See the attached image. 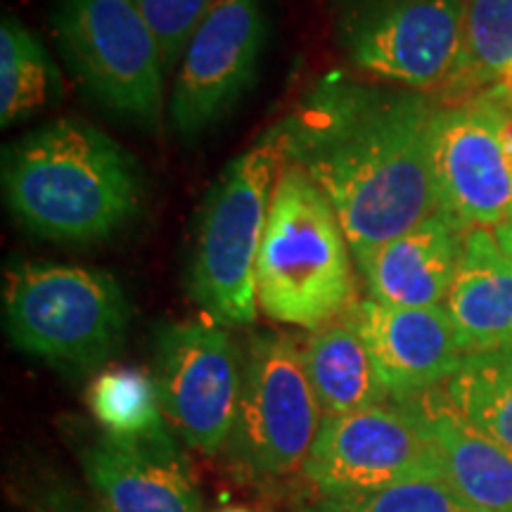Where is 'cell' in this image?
I'll return each instance as SVG.
<instances>
[{
    "label": "cell",
    "mask_w": 512,
    "mask_h": 512,
    "mask_svg": "<svg viewBox=\"0 0 512 512\" xmlns=\"http://www.w3.org/2000/svg\"><path fill=\"white\" fill-rule=\"evenodd\" d=\"M439 105L330 74L271 128L283 164L328 195L351 254L399 238L439 211L432 131Z\"/></svg>",
    "instance_id": "cell-1"
},
{
    "label": "cell",
    "mask_w": 512,
    "mask_h": 512,
    "mask_svg": "<svg viewBox=\"0 0 512 512\" xmlns=\"http://www.w3.org/2000/svg\"><path fill=\"white\" fill-rule=\"evenodd\" d=\"M102 512H200L176 444L145 446L102 437L81 453Z\"/></svg>",
    "instance_id": "cell-15"
},
{
    "label": "cell",
    "mask_w": 512,
    "mask_h": 512,
    "mask_svg": "<svg viewBox=\"0 0 512 512\" xmlns=\"http://www.w3.org/2000/svg\"><path fill=\"white\" fill-rule=\"evenodd\" d=\"M491 91H494L498 98H503L505 102H510L512 105V62L503 69L501 74H498V79L494 81V86H491Z\"/></svg>",
    "instance_id": "cell-26"
},
{
    "label": "cell",
    "mask_w": 512,
    "mask_h": 512,
    "mask_svg": "<svg viewBox=\"0 0 512 512\" xmlns=\"http://www.w3.org/2000/svg\"><path fill=\"white\" fill-rule=\"evenodd\" d=\"M55 36L83 91L114 117L147 128L164 112L166 67L133 0H55Z\"/></svg>",
    "instance_id": "cell-6"
},
{
    "label": "cell",
    "mask_w": 512,
    "mask_h": 512,
    "mask_svg": "<svg viewBox=\"0 0 512 512\" xmlns=\"http://www.w3.org/2000/svg\"><path fill=\"white\" fill-rule=\"evenodd\" d=\"M351 247L332 202L299 166L283 164L256 259V299L275 323L318 330L354 294Z\"/></svg>",
    "instance_id": "cell-3"
},
{
    "label": "cell",
    "mask_w": 512,
    "mask_h": 512,
    "mask_svg": "<svg viewBox=\"0 0 512 512\" xmlns=\"http://www.w3.org/2000/svg\"><path fill=\"white\" fill-rule=\"evenodd\" d=\"M302 358L323 418L366 411L392 399L368 344L344 318L313 332Z\"/></svg>",
    "instance_id": "cell-18"
},
{
    "label": "cell",
    "mask_w": 512,
    "mask_h": 512,
    "mask_svg": "<svg viewBox=\"0 0 512 512\" xmlns=\"http://www.w3.org/2000/svg\"><path fill=\"white\" fill-rule=\"evenodd\" d=\"M465 0H342L335 36L354 67L411 91L444 88L463 50Z\"/></svg>",
    "instance_id": "cell-8"
},
{
    "label": "cell",
    "mask_w": 512,
    "mask_h": 512,
    "mask_svg": "<svg viewBox=\"0 0 512 512\" xmlns=\"http://www.w3.org/2000/svg\"><path fill=\"white\" fill-rule=\"evenodd\" d=\"M302 472L323 498L444 479L437 446L408 399L323 418Z\"/></svg>",
    "instance_id": "cell-9"
},
{
    "label": "cell",
    "mask_w": 512,
    "mask_h": 512,
    "mask_svg": "<svg viewBox=\"0 0 512 512\" xmlns=\"http://www.w3.org/2000/svg\"><path fill=\"white\" fill-rule=\"evenodd\" d=\"M43 512H93L86 508L79 498L72 494H64V491H53V494L46 496V503H43Z\"/></svg>",
    "instance_id": "cell-25"
},
{
    "label": "cell",
    "mask_w": 512,
    "mask_h": 512,
    "mask_svg": "<svg viewBox=\"0 0 512 512\" xmlns=\"http://www.w3.org/2000/svg\"><path fill=\"white\" fill-rule=\"evenodd\" d=\"M266 41V0H216L176 69L166 107L178 136H202L240 105L259 74Z\"/></svg>",
    "instance_id": "cell-12"
},
{
    "label": "cell",
    "mask_w": 512,
    "mask_h": 512,
    "mask_svg": "<svg viewBox=\"0 0 512 512\" xmlns=\"http://www.w3.org/2000/svg\"><path fill=\"white\" fill-rule=\"evenodd\" d=\"M238 347L211 320L166 323L155 332V384L166 422L204 456L228 446L242 392Z\"/></svg>",
    "instance_id": "cell-11"
},
{
    "label": "cell",
    "mask_w": 512,
    "mask_h": 512,
    "mask_svg": "<svg viewBox=\"0 0 512 512\" xmlns=\"http://www.w3.org/2000/svg\"><path fill=\"white\" fill-rule=\"evenodd\" d=\"M3 320L19 351L88 373L124 344L131 304L112 273L19 261L5 273Z\"/></svg>",
    "instance_id": "cell-5"
},
{
    "label": "cell",
    "mask_w": 512,
    "mask_h": 512,
    "mask_svg": "<svg viewBox=\"0 0 512 512\" xmlns=\"http://www.w3.org/2000/svg\"><path fill=\"white\" fill-rule=\"evenodd\" d=\"M214 3L216 0H133L162 48L166 74L181 64L190 38Z\"/></svg>",
    "instance_id": "cell-24"
},
{
    "label": "cell",
    "mask_w": 512,
    "mask_h": 512,
    "mask_svg": "<svg viewBox=\"0 0 512 512\" xmlns=\"http://www.w3.org/2000/svg\"><path fill=\"white\" fill-rule=\"evenodd\" d=\"M439 209L465 230L512 221V105L482 91L441 105L432 131Z\"/></svg>",
    "instance_id": "cell-10"
},
{
    "label": "cell",
    "mask_w": 512,
    "mask_h": 512,
    "mask_svg": "<svg viewBox=\"0 0 512 512\" xmlns=\"http://www.w3.org/2000/svg\"><path fill=\"white\" fill-rule=\"evenodd\" d=\"M221 512H249V510H238V508H233V510H221Z\"/></svg>",
    "instance_id": "cell-28"
},
{
    "label": "cell",
    "mask_w": 512,
    "mask_h": 512,
    "mask_svg": "<svg viewBox=\"0 0 512 512\" xmlns=\"http://www.w3.org/2000/svg\"><path fill=\"white\" fill-rule=\"evenodd\" d=\"M280 169L283 157L268 131L223 166L202 200L185 283L192 302L221 328H245L256 318V259Z\"/></svg>",
    "instance_id": "cell-4"
},
{
    "label": "cell",
    "mask_w": 512,
    "mask_h": 512,
    "mask_svg": "<svg viewBox=\"0 0 512 512\" xmlns=\"http://www.w3.org/2000/svg\"><path fill=\"white\" fill-rule=\"evenodd\" d=\"M494 233H496V240L501 242V247L512 256V221L503 223V226H498Z\"/></svg>",
    "instance_id": "cell-27"
},
{
    "label": "cell",
    "mask_w": 512,
    "mask_h": 512,
    "mask_svg": "<svg viewBox=\"0 0 512 512\" xmlns=\"http://www.w3.org/2000/svg\"><path fill=\"white\" fill-rule=\"evenodd\" d=\"M465 235L467 230L439 209L399 238L354 254L368 299L403 309L441 306L463 256Z\"/></svg>",
    "instance_id": "cell-14"
},
{
    "label": "cell",
    "mask_w": 512,
    "mask_h": 512,
    "mask_svg": "<svg viewBox=\"0 0 512 512\" xmlns=\"http://www.w3.org/2000/svg\"><path fill=\"white\" fill-rule=\"evenodd\" d=\"M55 88L46 48L15 15L0 24V124L10 126L41 110Z\"/></svg>",
    "instance_id": "cell-22"
},
{
    "label": "cell",
    "mask_w": 512,
    "mask_h": 512,
    "mask_svg": "<svg viewBox=\"0 0 512 512\" xmlns=\"http://www.w3.org/2000/svg\"><path fill=\"white\" fill-rule=\"evenodd\" d=\"M86 401L107 437L128 444H171L155 377L140 368H105L88 384Z\"/></svg>",
    "instance_id": "cell-19"
},
{
    "label": "cell",
    "mask_w": 512,
    "mask_h": 512,
    "mask_svg": "<svg viewBox=\"0 0 512 512\" xmlns=\"http://www.w3.org/2000/svg\"><path fill=\"white\" fill-rule=\"evenodd\" d=\"M342 318L368 344L392 401L432 392L456 375L465 358L444 306L403 309L363 299Z\"/></svg>",
    "instance_id": "cell-13"
},
{
    "label": "cell",
    "mask_w": 512,
    "mask_h": 512,
    "mask_svg": "<svg viewBox=\"0 0 512 512\" xmlns=\"http://www.w3.org/2000/svg\"><path fill=\"white\" fill-rule=\"evenodd\" d=\"M323 411L290 337L259 332L249 339L242 392L228 453L242 472L278 479L304 470Z\"/></svg>",
    "instance_id": "cell-7"
},
{
    "label": "cell",
    "mask_w": 512,
    "mask_h": 512,
    "mask_svg": "<svg viewBox=\"0 0 512 512\" xmlns=\"http://www.w3.org/2000/svg\"><path fill=\"white\" fill-rule=\"evenodd\" d=\"M304 512H484L460 498L444 479L408 482L375 494L323 498Z\"/></svg>",
    "instance_id": "cell-23"
},
{
    "label": "cell",
    "mask_w": 512,
    "mask_h": 512,
    "mask_svg": "<svg viewBox=\"0 0 512 512\" xmlns=\"http://www.w3.org/2000/svg\"><path fill=\"white\" fill-rule=\"evenodd\" d=\"M3 197L34 235L91 245L112 238L143 200L138 164L117 140L79 119H57L3 150Z\"/></svg>",
    "instance_id": "cell-2"
},
{
    "label": "cell",
    "mask_w": 512,
    "mask_h": 512,
    "mask_svg": "<svg viewBox=\"0 0 512 512\" xmlns=\"http://www.w3.org/2000/svg\"><path fill=\"white\" fill-rule=\"evenodd\" d=\"M444 309L467 354L512 344V256L489 228H470Z\"/></svg>",
    "instance_id": "cell-16"
},
{
    "label": "cell",
    "mask_w": 512,
    "mask_h": 512,
    "mask_svg": "<svg viewBox=\"0 0 512 512\" xmlns=\"http://www.w3.org/2000/svg\"><path fill=\"white\" fill-rule=\"evenodd\" d=\"M446 399L467 425L512 451V344L467 354L446 382Z\"/></svg>",
    "instance_id": "cell-20"
},
{
    "label": "cell",
    "mask_w": 512,
    "mask_h": 512,
    "mask_svg": "<svg viewBox=\"0 0 512 512\" xmlns=\"http://www.w3.org/2000/svg\"><path fill=\"white\" fill-rule=\"evenodd\" d=\"M408 401L425 420L451 489L484 512H512V451L467 425L434 389Z\"/></svg>",
    "instance_id": "cell-17"
},
{
    "label": "cell",
    "mask_w": 512,
    "mask_h": 512,
    "mask_svg": "<svg viewBox=\"0 0 512 512\" xmlns=\"http://www.w3.org/2000/svg\"><path fill=\"white\" fill-rule=\"evenodd\" d=\"M512 62V0H465L460 60L441 88L444 105L463 102L494 86Z\"/></svg>",
    "instance_id": "cell-21"
}]
</instances>
